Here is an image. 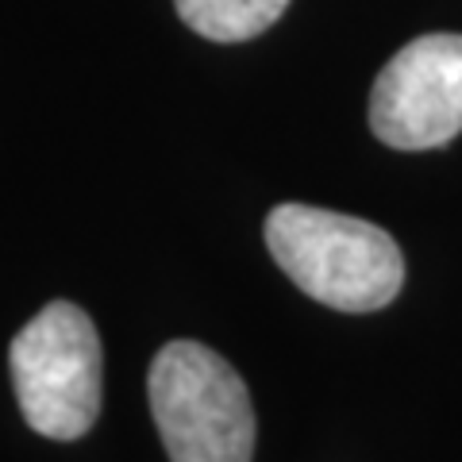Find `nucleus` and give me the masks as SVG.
<instances>
[{"mask_svg":"<svg viewBox=\"0 0 462 462\" xmlns=\"http://www.w3.org/2000/svg\"><path fill=\"white\" fill-rule=\"evenodd\" d=\"M266 247L300 293L336 312H378L404 285L393 236L358 216L278 205L266 216Z\"/></svg>","mask_w":462,"mask_h":462,"instance_id":"nucleus-1","label":"nucleus"},{"mask_svg":"<svg viewBox=\"0 0 462 462\" xmlns=\"http://www.w3.org/2000/svg\"><path fill=\"white\" fill-rule=\"evenodd\" d=\"M185 27L212 42H247L282 20L289 0H173Z\"/></svg>","mask_w":462,"mask_h":462,"instance_id":"nucleus-5","label":"nucleus"},{"mask_svg":"<svg viewBox=\"0 0 462 462\" xmlns=\"http://www.w3.org/2000/svg\"><path fill=\"white\" fill-rule=\"evenodd\" d=\"M370 127L393 151H431L462 132V35H420L370 89Z\"/></svg>","mask_w":462,"mask_h":462,"instance_id":"nucleus-4","label":"nucleus"},{"mask_svg":"<svg viewBox=\"0 0 462 462\" xmlns=\"http://www.w3.org/2000/svg\"><path fill=\"white\" fill-rule=\"evenodd\" d=\"M8 363L20 412L32 431L69 443L97 424L105 355L93 320L78 305L51 300L12 339Z\"/></svg>","mask_w":462,"mask_h":462,"instance_id":"nucleus-3","label":"nucleus"},{"mask_svg":"<svg viewBox=\"0 0 462 462\" xmlns=\"http://www.w3.org/2000/svg\"><path fill=\"white\" fill-rule=\"evenodd\" d=\"M147 393L170 462H251L258 428L251 393L205 343H166L151 363Z\"/></svg>","mask_w":462,"mask_h":462,"instance_id":"nucleus-2","label":"nucleus"}]
</instances>
